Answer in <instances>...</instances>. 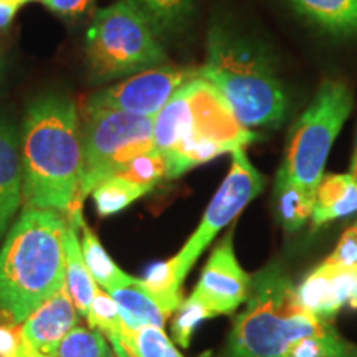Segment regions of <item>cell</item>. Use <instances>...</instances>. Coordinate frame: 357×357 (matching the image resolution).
Returning <instances> with one entry per match:
<instances>
[{"label": "cell", "mask_w": 357, "mask_h": 357, "mask_svg": "<svg viewBox=\"0 0 357 357\" xmlns=\"http://www.w3.org/2000/svg\"><path fill=\"white\" fill-rule=\"evenodd\" d=\"M0 357H43L22 333V324L0 323Z\"/></svg>", "instance_id": "f546056e"}, {"label": "cell", "mask_w": 357, "mask_h": 357, "mask_svg": "<svg viewBox=\"0 0 357 357\" xmlns=\"http://www.w3.org/2000/svg\"><path fill=\"white\" fill-rule=\"evenodd\" d=\"M137 284L158 303L167 318H171L184 301V296H182V284L184 283L178 280L176 263L172 258L154 263L146 271V275L139 278Z\"/></svg>", "instance_id": "603a6c76"}, {"label": "cell", "mask_w": 357, "mask_h": 357, "mask_svg": "<svg viewBox=\"0 0 357 357\" xmlns=\"http://www.w3.org/2000/svg\"><path fill=\"white\" fill-rule=\"evenodd\" d=\"M357 212V178L352 174H324L314 194L311 225L319 229Z\"/></svg>", "instance_id": "2e32d148"}, {"label": "cell", "mask_w": 357, "mask_h": 357, "mask_svg": "<svg viewBox=\"0 0 357 357\" xmlns=\"http://www.w3.org/2000/svg\"><path fill=\"white\" fill-rule=\"evenodd\" d=\"M26 2H43V0H25V3Z\"/></svg>", "instance_id": "8d00e7d4"}, {"label": "cell", "mask_w": 357, "mask_h": 357, "mask_svg": "<svg viewBox=\"0 0 357 357\" xmlns=\"http://www.w3.org/2000/svg\"><path fill=\"white\" fill-rule=\"evenodd\" d=\"M352 91L344 82L326 79L305 113L293 124L276 176L316 194L326 160L352 109Z\"/></svg>", "instance_id": "8992f818"}, {"label": "cell", "mask_w": 357, "mask_h": 357, "mask_svg": "<svg viewBox=\"0 0 357 357\" xmlns=\"http://www.w3.org/2000/svg\"><path fill=\"white\" fill-rule=\"evenodd\" d=\"M65 217V284L78 312L86 318L98 284L84 263L82 242L78 236L79 218L83 217L82 204L71 205Z\"/></svg>", "instance_id": "9a60e30c"}, {"label": "cell", "mask_w": 357, "mask_h": 357, "mask_svg": "<svg viewBox=\"0 0 357 357\" xmlns=\"http://www.w3.org/2000/svg\"><path fill=\"white\" fill-rule=\"evenodd\" d=\"M109 296L118 306L123 323L131 331H137L144 326H154L160 329H164L166 326L167 316L137 283L132 287L116 288L109 291Z\"/></svg>", "instance_id": "44dd1931"}, {"label": "cell", "mask_w": 357, "mask_h": 357, "mask_svg": "<svg viewBox=\"0 0 357 357\" xmlns=\"http://www.w3.org/2000/svg\"><path fill=\"white\" fill-rule=\"evenodd\" d=\"M146 17L158 37L176 35L189 25L195 0H131Z\"/></svg>", "instance_id": "cb8c5ba5"}, {"label": "cell", "mask_w": 357, "mask_h": 357, "mask_svg": "<svg viewBox=\"0 0 357 357\" xmlns=\"http://www.w3.org/2000/svg\"><path fill=\"white\" fill-rule=\"evenodd\" d=\"M265 182L266 178L250 162L245 149H236L231 153L230 171L205 208L199 227L189 236L181 252L172 257L177 276L182 283L205 248L260 194Z\"/></svg>", "instance_id": "9c48e42d"}, {"label": "cell", "mask_w": 357, "mask_h": 357, "mask_svg": "<svg viewBox=\"0 0 357 357\" xmlns=\"http://www.w3.org/2000/svg\"><path fill=\"white\" fill-rule=\"evenodd\" d=\"M296 296L307 311L333 323L344 307L357 310V270L319 263L298 284Z\"/></svg>", "instance_id": "7c38bea8"}, {"label": "cell", "mask_w": 357, "mask_h": 357, "mask_svg": "<svg viewBox=\"0 0 357 357\" xmlns=\"http://www.w3.org/2000/svg\"><path fill=\"white\" fill-rule=\"evenodd\" d=\"M223 357H357V344L301 305L280 261L252 275Z\"/></svg>", "instance_id": "6da1fadb"}, {"label": "cell", "mask_w": 357, "mask_h": 357, "mask_svg": "<svg viewBox=\"0 0 357 357\" xmlns=\"http://www.w3.org/2000/svg\"><path fill=\"white\" fill-rule=\"evenodd\" d=\"M19 8L17 3H0V29H7L12 24Z\"/></svg>", "instance_id": "d6a6232c"}, {"label": "cell", "mask_w": 357, "mask_h": 357, "mask_svg": "<svg viewBox=\"0 0 357 357\" xmlns=\"http://www.w3.org/2000/svg\"><path fill=\"white\" fill-rule=\"evenodd\" d=\"M45 7L63 19H79L95 6V0H43Z\"/></svg>", "instance_id": "1f68e13d"}, {"label": "cell", "mask_w": 357, "mask_h": 357, "mask_svg": "<svg viewBox=\"0 0 357 357\" xmlns=\"http://www.w3.org/2000/svg\"><path fill=\"white\" fill-rule=\"evenodd\" d=\"M199 77V70L154 66L89 96L86 108H109L154 118L178 88Z\"/></svg>", "instance_id": "30bf717a"}, {"label": "cell", "mask_w": 357, "mask_h": 357, "mask_svg": "<svg viewBox=\"0 0 357 357\" xmlns=\"http://www.w3.org/2000/svg\"><path fill=\"white\" fill-rule=\"evenodd\" d=\"M132 339L139 357H184L160 328L144 326L132 331Z\"/></svg>", "instance_id": "f1b7e54d"}, {"label": "cell", "mask_w": 357, "mask_h": 357, "mask_svg": "<svg viewBox=\"0 0 357 357\" xmlns=\"http://www.w3.org/2000/svg\"><path fill=\"white\" fill-rule=\"evenodd\" d=\"M78 310L66 287L48 298L22 323V333L43 357L60 356V346L78 324Z\"/></svg>", "instance_id": "4fadbf2b"}, {"label": "cell", "mask_w": 357, "mask_h": 357, "mask_svg": "<svg viewBox=\"0 0 357 357\" xmlns=\"http://www.w3.org/2000/svg\"><path fill=\"white\" fill-rule=\"evenodd\" d=\"M65 213L25 207L0 245V323L22 324L65 284Z\"/></svg>", "instance_id": "3957f363"}, {"label": "cell", "mask_w": 357, "mask_h": 357, "mask_svg": "<svg viewBox=\"0 0 357 357\" xmlns=\"http://www.w3.org/2000/svg\"><path fill=\"white\" fill-rule=\"evenodd\" d=\"M250 288L252 275L236 260L231 229L213 248L190 296L204 303L215 316L231 314L248 300Z\"/></svg>", "instance_id": "8fae6325"}, {"label": "cell", "mask_w": 357, "mask_h": 357, "mask_svg": "<svg viewBox=\"0 0 357 357\" xmlns=\"http://www.w3.org/2000/svg\"><path fill=\"white\" fill-rule=\"evenodd\" d=\"M22 204L20 136L15 124L0 116V245Z\"/></svg>", "instance_id": "5bb4252c"}, {"label": "cell", "mask_w": 357, "mask_h": 357, "mask_svg": "<svg viewBox=\"0 0 357 357\" xmlns=\"http://www.w3.org/2000/svg\"><path fill=\"white\" fill-rule=\"evenodd\" d=\"M185 84L178 88L166 106L154 116L153 147L162 154L176 149L190 132L192 109Z\"/></svg>", "instance_id": "d6986e66"}, {"label": "cell", "mask_w": 357, "mask_h": 357, "mask_svg": "<svg viewBox=\"0 0 357 357\" xmlns=\"http://www.w3.org/2000/svg\"><path fill=\"white\" fill-rule=\"evenodd\" d=\"M154 118L109 108H86L82 131L83 172L77 202L129 160L153 149ZM75 202V204H77Z\"/></svg>", "instance_id": "ba28073f"}, {"label": "cell", "mask_w": 357, "mask_h": 357, "mask_svg": "<svg viewBox=\"0 0 357 357\" xmlns=\"http://www.w3.org/2000/svg\"><path fill=\"white\" fill-rule=\"evenodd\" d=\"M153 189L144 187L126 177L113 176L105 178L91 190L98 215L109 217L123 212L129 205L149 194Z\"/></svg>", "instance_id": "d4e9b609"}, {"label": "cell", "mask_w": 357, "mask_h": 357, "mask_svg": "<svg viewBox=\"0 0 357 357\" xmlns=\"http://www.w3.org/2000/svg\"><path fill=\"white\" fill-rule=\"evenodd\" d=\"M22 200L25 207L66 213L77 202L83 172L77 105L61 93L35 98L20 137Z\"/></svg>", "instance_id": "7a4b0ae2"}, {"label": "cell", "mask_w": 357, "mask_h": 357, "mask_svg": "<svg viewBox=\"0 0 357 357\" xmlns=\"http://www.w3.org/2000/svg\"><path fill=\"white\" fill-rule=\"evenodd\" d=\"M199 77L218 89L247 129L276 128L287 119V89L265 52L227 26L215 25L208 32Z\"/></svg>", "instance_id": "277c9868"}, {"label": "cell", "mask_w": 357, "mask_h": 357, "mask_svg": "<svg viewBox=\"0 0 357 357\" xmlns=\"http://www.w3.org/2000/svg\"><path fill=\"white\" fill-rule=\"evenodd\" d=\"M86 60L95 82H111L166 61L158 33L131 0H118L93 17Z\"/></svg>", "instance_id": "5b68a950"}, {"label": "cell", "mask_w": 357, "mask_h": 357, "mask_svg": "<svg viewBox=\"0 0 357 357\" xmlns=\"http://www.w3.org/2000/svg\"><path fill=\"white\" fill-rule=\"evenodd\" d=\"M185 88L192 109V128L176 149L164 154L167 178L182 176L225 153L245 149L258 137L236 119L225 98L207 79L197 77Z\"/></svg>", "instance_id": "52a82bcc"}, {"label": "cell", "mask_w": 357, "mask_h": 357, "mask_svg": "<svg viewBox=\"0 0 357 357\" xmlns=\"http://www.w3.org/2000/svg\"><path fill=\"white\" fill-rule=\"evenodd\" d=\"M79 230H82V250L84 263H86L89 273H91L93 280L96 281V284L101 289L106 291H113L116 288L123 287H132L137 283L139 278H134V276L128 275L126 271H123L113 258L108 255L105 247H102L100 238H98L95 231L88 227V223L84 222V218H79Z\"/></svg>", "instance_id": "ffe728a7"}, {"label": "cell", "mask_w": 357, "mask_h": 357, "mask_svg": "<svg viewBox=\"0 0 357 357\" xmlns=\"http://www.w3.org/2000/svg\"><path fill=\"white\" fill-rule=\"evenodd\" d=\"M58 357H114L108 339L98 329L77 326L66 334Z\"/></svg>", "instance_id": "484cf974"}, {"label": "cell", "mask_w": 357, "mask_h": 357, "mask_svg": "<svg viewBox=\"0 0 357 357\" xmlns=\"http://www.w3.org/2000/svg\"><path fill=\"white\" fill-rule=\"evenodd\" d=\"M215 318V314L208 310L204 303H200L195 298L189 296L187 300L182 301V305L178 306V310L174 312V318L171 323V331L174 344L181 347H189L192 334L200 323H204L205 319Z\"/></svg>", "instance_id": "83f0119b"}, {"label": "cell", "mask_w": 357, "mask_h": 357, "mask_svg": "<svg viewBox=\"0 0 357 357\" xmlns=\"http://www.w3.org/2000/svg\"><path fill=\"white\" fill-rule=\"evenodd\" d=\"M86 321L91 329H98L108 339L114 357H139L134 346L132 331L126 328L119 314L118 306L108 291L98 287L91 306H89Z\"/></svg>", "instance_id": "e0dca14e"}, {"label": "cell", "mask_w": 357, "mask_h": 357, "mask_svg": "<svg viewBox=\"0 0 357 357\" xmlns=\"http://www.w3.org/2000/svg\"><path fill=\"white\" fill-rule=\"evenodd\" d=\"M273 199L276 217L287 231L300 230L311 218L314 195L288 178L276 176Z\"/></svg>", "instance_id": "7402d4cb"}, {"label": "cell", "mask_w": 357, "mask_h": 357, "mask_svg": "<svg viewBox=\"0 0 357 357\" xmlns=\"http://www.w3.org/2000/svg\"><path fill=\"white\" fill-rule=\"evenodd\" d=\"M349 174H352L357 178V129H356V141H354V151H352Z\"/></svg>", "instance_id": "836d02e7"}, {"label": "cell", "mask_w": 357, "mask_h": 357, "mask_svg": "<svg viewBox=\"0 0 357 357\" xmlns=\"http://www.w3.org/2000/svg\"><path fill=\"white\" fill-rule=\"evenodd\" d=\"M2 68H3V63H2V58H0V75H2Z\"/></svg>", "instance_id": "d590c367"}, {"label": "cell", "mask_w": 357, "mask_h": 357, "mask_svg": "<svg viewBox=\"0 0 357 357\" xmlns=\"http://www.w3.org/2000/svg\"><path fill=\"white\" fill-rule=\"evenodd\" d=\"M116 176L126 177L149 189H154L162 178H167V162L162 153L155 151L154 147L147 153H142L129 160L126 166L121 167Z\"/></svg>", "instance_id": "4316f807"}, {"label": "cell", "mask_w": 357, "mask_h": 357, "mask_svg": "<svg viewBox=\"0 0 357 357\" xmlns=\"http://www.w3.org/2000/svg\"><path fill=\"white\" fill-rule=\"evenodd\" d=\"M0 3H17V6H24L25 0H0Z\"/></svg>", "instance_id": "e575fe53"}, {"label": "cell", "mask_w": 357, "mask_h": 357, "mask_svg": "<svg viewBox=\"0 0 357 357\" xmlns=\"http://www.w3.org/2000/svg\"><path fill=\"white\" fill-rule=\"evenodd\" d=\"M324 263L342 270H357V222L344 230L334 252Z\"/></svg>", "instance_id": "4dcf8cb0"}, {"label": "cell", "mask_w": 357, "mask_h": 357, "mask_svg": "<svg viewBox=\"0 0 357 357\" xmlns=\"http://www.w3.org/2000/svg\"><path fill=\"white\" fill-rule=\"evenodd\" d=\"M294 10L324 32L357 35V0H288Z\"/></svg>", "instance_id": "ac0fdd59"}]
</instances>
